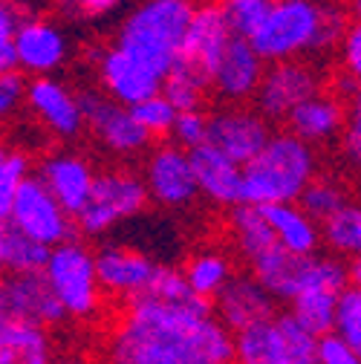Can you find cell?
<instances>
[{"label": "cell", "instance_id": "cell-18", "mask_svg": "<svg viewBox=\"0 0 361 364\" xmlns=\"http://www.w3.org/2000/svg\"><path fill=\"white\" fill-rule=\"evenodd\" d=\"M96 73H99L104 93L124 107L136 105L162 90V75L153 73L139 58H133L130 53L119 50L116 43L96 53Z\"/></svg>", "mask_w": 361, "mask_h": 364}, {"label": "cell", "instance_id": "cell-49", "mask_svg": "<svg viewBox=\"0 0 361 364\" xmlns=\"http://www.w3.org/2000/svg\"><path fill=\"white\" fill-rule=\"evenodd\" d=\"M352 105L355 107H361V81L355 84V90H352Z\"/></svg>", "mask_w": 361, "mask_h": 364}, {"label": "cell", "instance_id": "cell-39", "mask_svg": "<svg viewBox=\"0 0 361 364\" xmlns=\"http://www.w3.org/2000/svg\"><path fill=\"white\" fill-rule=\"evenodd\" d=\"M205 133H208V113H203V110H179L168 136L179 148L194 151V148H200L205 142Z\"/></svg>", "mask_w": 361, "mask_h": 364}, {"label": "cell", "instance_id": "cell-27", "mask_svg": "<svg viewBox=\"0 0 361 364\" xmlns=\"http://www.w3.org/2000/svg\"><path fill=\"white\" fill-rule=\"evenodd\" d=\"M229 237H232V246L235 252L252 263L257 255H263L269 246H275V235H272V225H269L266 214L260 205H252V203H240L235 208H229Z\"/></svg>", "mask_w": 361, "mask_h": 364}, {"label": "cell", "instance_id": "cell-32", "mask_svg": "<svg viewBox=\"0 0 361 364\" xmlns=\"http://www.w3.org/2000/svg\"><path fill=\"white\" fill-rule=\"evenodd\" d=\"M159 93L176 107V113L179 110H203L205 96H208V81L203 73H197L185 61H176L168 70Z\"/></svg>", "mask_w": 361, "mask_h": 364}, {"label": "cell", "instance_id": "cell-7", "mask_svg": "<svg viewBox=\"0 0 361 364\" xmlns=\"http://www.w3.org/2000/svg\"><path fill=\"white\" fill-rule=\"evenodd\" d=\"M148 188L142 173L130 168H107L96 171L93 191H90L84 208L75 214L78 232L87 237H102L116 225L139 217L148 208Z\"/></svg>", "mask_w": 361, "mask_h": 364}, {"label": "cell", "instance_id": "cell-12", "mask_svg": "<svg viewBox=\"0 0 361 364\" xmlns=\"http://www.w3.org/2000/svg\"><path fill=\"white\" fill-rule=\"evenodd\" d=\"M64 315L43 272H9L0 278V330L4 327H55Z\"/></svg>", "mask_w": 361, "mask_h": 364}, {"label": "cell", "instance_id": "cell-24", "mask_svg": "<svg viewBox=\"0 0 361 364\" xmlns=\"http://www.w3.org/2000/svg\"><path fill=\"white\" fill-rule=\"evenodd\" d=\"M347 122V107L341 96L324 93L318 90L315 96H309L306 102H301L289 116V133H295L298 139L309 142V145H330L341 136V127Z\"/></svg>", "mask_w": 361, "mask_h": 364}, {"label": "cell", "instance_id": "cell-41", "mask_svg": "<svg viewBox=\"0 0 361 364\" xmlns=\"http://www.w3.org/2000/svg\"><path fill=\"white\" fill-rule=\"evenodd\" d=\"M338 148H341L344 165L355 176H361V107H352L347 113V122H344L341 136H338Z\"/></svg>", "mask_w": 361, "mask_h": 364}, {"label": "cell", "instance_id": "cell-51", "mask_svg": "<svg viewBox=\"0 0 361 364\" xmlns=\"http://www.w3.org/2000/svg\"><path fill=\"white\" fill-rule=\"evenodd\" d=\"M0 278H4V263H0Z\"/></svg>", "mask_w": 361, "mask_h": 364}, {"label": "cell", "instance_id": "cell-6", "mask_svg": "<svg viewBox=\"0 0 361 364\" xmlns=\"http://www.w3.org/2000/svg\"><path fill=\"white\" fill-rule=\"evenodd\" d=\"M318 336L292 312H275L235 333V364H315Z\"/></svg>", "mask_w": 361, "mask_h": 364}, {"label": "cell", "instance_id": "cell-11", "mask_svg": "<svg viewBox=\"0 0 361 364\" xmlns=\"http://www.w3.org/2000/svg\"><path fill=\"white\" fill-rule=\"evenodd\" d=\"M84 127L116 156H139L151 148L148 130L133 119L130 107L113 102L104 90H81L78 93Z\"/></svg>", "mask_w": 361, "mask_h": 364}, {"label": "cell", "instance_id": "cell-1", "mask_svg": "<svg viewBox=\"0 0 361 364\" xmlns=\"http://www.w3.org/2000/svg\"><path fill=\"white\" fill-rule=\"evenodd\" d=\"M104 364H235V333L214 309H183L142 295L124 301L110 324Z\"/></svg>", "mask_w": 361, "mask_h": 364}, {"label": "cell", "instance_id": "cell-48", "mask_svg": "<svg viewBox=\"0 0 361 364\" xmlns=\"http://www.w3.org/2000/svg\"><path fill=\"white\" fill-rule=\"evenodd\" d=\"M53 364H87V361L78 355H64V358H53Z\"/></svg>", "mask_w": 361, "mask_h": 364}, {"label": "cell", "instance_id": "cell-46", "mask_svg": "<svg viewBox=\"0 0 361 364\" xmlns=\"http://www.w3.org/2000/svg\"><path fill=\"white\" fill-rule=\"evenodd\" d=\"M347 272H350V287L361 289V257H352L347 263Z\"/></svg>", "mask_w": 361, "mask_h": 364}, {"label": "cell", "instance_id": "cell-40", "mask_svg": "<svg viewBox=\"0 0 361 364\" xmlns=\"http://www.w3.org/2000/svg\"><path fill=\"white\" fill-rule=\"evenodd\" d=\"M26 105V78L18 67L0 73V122H9Z\"/></svg>", "mask_w": 361, "mask_h": 364}, {"label": "cell", "instance_id": "cell-13", "mask_svg": "<svg viewBox=\"0 0 361 364\" xmlns=\"http://www.w3.org/2000/svg\"><path fill=\"white\" fill-rule=\"evenodd\" d=\"M142 179H145L148 197L171 211L188 208L200 197L191 154L185 148H179L176 142H165L148 151Z\"/></svg>", "mask_w": 361, "mask_h": 364}, {"label": "cell", "instance_id": "cell-4", "mask_svg": "<svg viewBox=\"0 0 361 364\" xmlns=\"http://www.w3.org/2000/svg\"><path fill=\"white\" fill-rule=\"evenodd\" d=\"M194 9V0H142L124 15L113 43L148 64L165 81L183 50V38Z\"/></svg>", "mask_w": 361, "mask_h": 364}, {"label": "cell", "instance_id": "cell-2", "mask_svg": "<svg viewBox=\"0 0 361 364\" xmlns=\"http://www.w3.org/2000/svg\"><path fill=\"white\" fill-rule=\"evenodd\" d=\"M344 0H272L260 26L246 38L269 61L330 55L350 26Z\"/></svg>", "mask_w": 361, "mask_h": 364}, {"label": "cell", "instance_id": "cell-5", "mask_svg": "<svg viewBox=\"0 0 361 364\" xmlns=\"http://www.w3.org/2000/svg\"><path fill=\"white\" fill-rule=\"evenodd\" d=\"M43 278H47L53 295L58 298L67 318L75 321H93L104 306V289L99 284L96 255L81 240H64L50 249V257L43 263Z\"/></svg>", "mask_w": 361, "mask_h": 364}, {"label": "cell", "instance_id": "cell-31", "mask_svg": "<svg viewBox=\"0 0 361 364\" xmlns=\"http://www.w3.org/2000/svg\"><path fill=\"white\" fill-rule=\"evenodd\" d=\"M50 257V246H43L6 223L0 229V263L4 272H41Z\"/></svg>", "mask_w": 361, "mask_h": 364}, {"label": "cell", "instance_id": "cell-16", "mask_svg": "<svg viewBox=\"0 0 361 364\" xmlns=\"http://www.w3.org/2000/svg\"><path fill=\"white\" fill-rule=\"evenodd\" d=\"M70 61L67 32L43 18H21L15 29V67L26 75H55Z\"/></svg>", "mask_w": 361, "mask_h": 364}, {"label": "cell", "instance_id": "cell-44", "mask_svg": "<svg viewBox=\"0 0 361 364\" xmlns=\"http://www.w3.org/2000/svg\"><path fill=\"white\" fill-rule=\"evenodd\" d=\"M315 364H361V355L335 333L318 338V361Z\"/></svg>", "mask_w": 361, "mask_h": 364}, {"label": "cell", "instance_id": "cell-43", "mask_svg": "<svg viewBox=\"0 0 361 364\" xmlns=\"http://www.w3.org/2000/svg\"><path fill=\"white\" fill-rule=\"evenodd\" d=\"M338 55H341L344 75H350L358 84L361 81V21H350V26L338 43Z\"/></svg>", "mask_w": 361, "mask_h": 364}, {"label": "cell", "instance_id": "cell-20", "mask_svg": "<svg viewBox=\"0 0 361 364\" xmlns=\"http://www.w3.org/2000/svg\"><path fill=\"white\" fill-rule=\"evenodd\" d=\"M211 309L225 330L240 333V330L263 321V318L275 315L278 301L260 287V281L254 275H232V281L211 301Z\"/></svg>", "mask_w": 361, "mask_h": 364}, {"label": "cell", "instance_id": "cell-22", "mask_svg": "<svg viewBox=\"0 0 361 364\" xmlns=\"http://www.w3.org/2000/svg\"><path fill=\"white\" fill-rule=\"evenodd\" d=\"M38 176L53 191V197L75 217L84 208L90 191H93L96 168L78 151H55L41 162Z\"/></svg>", "mask_w": 361, "mask_h": 364}, {"label": "cell", "instance_id": "cell-19", "mask_svg": "<svg viewBox=\"0 0 361 364\" xmlns=\"http://www.w3.org/2000/svg\"><path fill=\"white\" fill-rule=\"evenodd\" d=\"M96 255V272H99V284L110 298L119 301H133L145 295L153 272H156V260L133 246L124 243H104Z\"/></svg>", "mask_w": 361, "mask_h": 364}, {"label": "cell", "instance_id": "cell-3", "mask_svg": "<svg viewBox=\"0 0 361 364\" xmlns=\"http://www.w3.org/2000/svg\"><path fill=\"white\" fill-rule=\"evenodd\" d=\"M315 173H318L315 145L298 139L295 133H272L243 165V203H298Z\"/></svg>", "mask_w": 361, "mask_h": 364}, {"label": "cell", "instance_id": "cell-38", "mask_svg": "<svg viewBox=\"0 0 361 364\" xmlns=\"http://www.w3.org/2000/svg\"><path fill=\"white\" fill-rule=\"evenodd\" d=\"M29 176V156L21 151H12L9 162L0 165V229L9 223L12 217V203H15V191L21 186V179Z\"/></svg>", "mask_w": 361, "mask_h": 364}, {"label": "cell", "instance_id": "cell-17", "mask_svg": "<svg viewBox=\"0 0 361 364\" xmlns=\"http://www.w3.org/2000/svg\"><path fill=\"white\" fill-rule=\"evenodd\" d=\"M26 107L55 139H75L84 130L78 93L58 75H35L26 81Z\"/></svg>", "mask_w": 361, "mask_h": 364}, {"label": "cell", "instance_id": "cell-42", "mask_svg": "<svg viewBox=\"0 0 361 364\" xmlns=\"http://www.w3.org/2000/svg\"><path fill=\"white\" fill-rule=\"evenodd\" d=\"M21 23V9L15 0H0V73L15 67V29Z\"/></svg>", "mask_w": 361, "mask_h": 364}, {"label": "cell", "instance_id": "cell-50", "mask_svg": "<svg viewBox=\"0 0 361 364\" xmlns=\"http://www.w3.org/2000/svg\"><path fill=\"white\" fill-rule=\"evenodd\" d=\"M55 4H61V6H67V9H75L78 0H55Z\"/></svg>", "mask_w": 361, "mask_h": 364}, {"label": "cell", "instance_id": "cell-28", "mask_svg": "<svg viewBox=\"0 0 361 364\" xmlns=\"http://www.w3.org/2000/svg\"><path fill=\"white\" fill-rule=\"evenodd\" d=\"M55 350L43 327L21 324L0 330V364H53Z\"/></svg>", "mask_w": 361, "mask_h": 364}, {"label": "cell", "instance_id": "cell-33", "mask_svg": "<svg viewBox=\"0 0 361 364\" xmlns=\"http://www.w3.org/2000/svg\"><path fill=\"white\" fill-rule=\"evenodd\" d=\"M145 295L153 298V301L171 304V306H183V309H211V301L200 298V295L188 287L183 269H173V266H168V263H159V266H156V272H153V278H151ZM139 298H142V295H139Z\"/></svg>", "mask_w": 361, "mask_h": 364}, {"label": "cell", "instance_id": "cell-21", "mask_svg": "<svg viewBox=\"0 0 361 364\" xmlns=\"http://www.w3.org/2000/svg\"><path fill=\"white\" fill-rule=\"evenodd\" d=\"M232 26L222 15V6L220 4H200L191 15V23L185 29V38H183V50H179V58L176 61H185L188 67H194L197 73L211 75L217 58L222 55L225 43L232 38Z\"/></svg>", "mask_w": 361, "mask_h": 364}, {"label": "cell", "instance_id": "cell-34", "mask_svg": "<svg viewBox=\"0 0 361 364\" xmlns=\"http://www.w3.org/2000/svg\"><path fill=\"white\" fill-rule=\"evenodd\" d=\"M350 200V188L344 186V182L333 173H315L309 179V186L301 191L298 197V205L312 217L324 223L330 214H335L344 203Z\"/></svg>", "mask_w": 361, "mask_h": 364}, {"label": "cell", "instance_id": "cell-15", "mask_svg": "<svg viewBox=\"0 0 361 364\" xmlns=\"http://www.w3.org/2000/svg\"><path fill=\"white\" fill-rule=\"evenodd\" d=\"M263 70H266V61L260 58V53L246 38L232 35L208 75V93H214L225 105H243L254 99Z\"/></svg>", "mask_w": 361, "mask_h": 364}, {"label": "cell", "instance_id": "cell-9", "mask_svg": "<svg viewBox=\"0 0 361 364\" xmlns=\"http://www.w3.org/2000/svg\"><path fill=\"white\" fill-rule=\"evenodd\" d=\"M324 90V73L306 58L269 61L254 93V110L269 122H286V116Z\"/></svg>", "mask_w": 361, "mask_h": 364}, {"label": "cell", "instance_id": "cell-10", "mask_svg": "<svg viewBox=\"0 0 361 364\" xmlns=\"http://www.w3.org/2000/svg\"><path fill=\"white\" fill-rule=\"evenodd\" d=\"M9 223L50 249L70 240L75 232V217L53 197V191L43 186L38 173H29L21 179Z\"/></svg>", "mask_w": 361, "mask_h": 364}, {"label": "cell", "instance_id": "cell-26", "mask_svg": "<svg viewBox=\"0 0 361 364\" xmlns=\"http://www.w3.org/2000/svg\"><path fill=\"white\" fill-rule=\"evenodd\" d=\"M275 240L295 255H318L321 249V223L312 220L298 203H272L260 205Z\"/></svg>", "mask_w": 361, "mask_h": 364}, {"label": "cell", "instance_id": "cell-47", "mask_svg": "<svg viewBox=\"0 0 361 364\" xmlns=\"http://www.w3.org/2000/svg\"><path fill=\"white\" fill-rule=\"evenodd\" d=\"M344 6H347L352 21H361V0H344Z\"/></svg>", "mask_w": 361, "mask_h": 364}, {"label": "cell", "instance_id": "cell-35", "mask_svg": "<svg viewBox=\"0 0 361 364\" xmlns=\"http://www.w3.org/2000/svg\"><path fill=\"white\" fill-rule=\"evenodd\" d=\"M130 113L136 119L151 139H159V136H168L171 133V124L176 119V107L162 96V93H153L136 105H130Z\"/></svg>", "mask_w": 361, "mask_h": 364}, {"label": "cell", "instance_id": "cell-23", "mask_svg": "<svg viewBox=\"0 0 361 364\" xmlns=\"http://www.w3.org/2000/svg\"><path fill=\"white\" fill-rule=\"evenodd\" d=\"M200 197H205L217 208H235L243 203V165L229 159L222 151L203 142L200 148L188 151Z\"/></svg>", "mask_w": 361, "mask_h": 364}, {"label": "cell", "instance_id": "cell-25", "mask_svg": "<svg viewBox=\"0 0 361 364\" xmlns=\"http://www.w3.org/2000/svg\"><path fill=\"white\" fill-rule=\"evenodd\" d=\"M309 260L312 255H295L289 249H284L281 243L269 246L263 255H257L249 266L252 275L260 281V287L272 295L278 304H289L301 287L306 284V272H309Z\"/></svg>", "mask_w": 361, "mask_h": 364}, {"label": "cell", "instance_id": "cell-45", "mask_svg": "<svg viewBox=\"0 0 361 364\" xmlns=\"http://www.w3.org/2000/svg\"><path fill=\"white\" fill-rule=\"evenodd\" d=\"M124 4H127V0H78L75 12H81L87 18H107V15H113Z\"/></svg>", "mask_w": 361, "mask_h": 364}, {"label": "cell", "instance_id": "cell-36", "mask_svg": "<svg viewBox=\"0 0 361 364\" xmlns=\"http://www.w3.org/2000/svg\"><path fill=\"white\" fill-rule=\"evenodd\" d=\"M333 333L341 336V338L361 355V289L347 287V289L341 292Z\"/></svg>", "mask_w": 361, "mask_h": 364}, {"label": "cell", "instance_id": "cell-37", "mask_svg": "<svg viewBox=\"0 0 361 364\" xmlns=\"http://www.w3.org/2000/svg\"><path fill=\"white\" fill-rule=\"evenodd\" d=\"M220 6H222V15L229 21L232 32L240 38H249L266 18L272 0H220Z\"/></svg>", "mask_w": 361, "mask_h": 364}, {"label": "cell", "instance_id": "cell-30", "mask_svg": "<svg viewBox=\"0 0 361 364\" xmlns=\"http://www.w3.org/2000/svg\"><path fill=\"white\" fill-rule=\"evenodd\" d=\"M321 243L338 257H361V203L347 200L321 223Z\"/></svg>", "mask_w": 361, "mask_h": 364}, {"label": "cell", "instance_id": "cell-14", "mask_svg": "<svg viewBox=\"0 0 361 364\" xmlns=\"http://www.w3.org/2000/svg\"><path fill=\"white\" fill-rule=\"evenodd\" d=\"M269 136H272V122L243 105H225L208 113L205 142L235 159L237 165H246L266 145Z\"/></svg>", "mask_w": 361, "mask_h": 364}, {"label": "cell", "instance_id": "cell-8", "mask_svg": "<svg viewBox=\"0 0 361 364\" xmlns=\"http://www.w3.org/2000/svg\"><path fill=\"white\" fill-rule=\"evenodd\" d=\"M347 287H350V272L338 255H324V257L312 255L306 284L289 301V312L309 333L321 338V336L333 333V327H335L338 301Z\"/></svg>", "mask_w": 361, "mask_h": 364}, {"label": "cell", "instance_id": "cell-29", "mask_svg": "<svg viewBox=\"0 0 361 364\" xmlns=\"http://www.w3.org/2000/svg\"><path fill=\"white\" fill-rule=\"evenodd\" d=\"M183 275L188 281V287L205 298V301H214L217 292L232 281L235 275V266H232V257L220 252V249H203V252H194L188 260H185V269Z\"/></svg>", "mask_w": 361, "mask_h": 364}]
</instances>
